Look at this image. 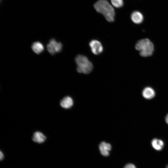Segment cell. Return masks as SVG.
<instances>
[{"mask_svg": "<svg viewBox=\"0 0 168 168\" xmlns=\"http://www.w3.org/2000/svg\"><path fill=\"white\" fill-rule=\"evenodd\" d=\"M94 7L96 11L102 14L108 21H114V9L107 0H99L95 3Z\"/></svg>", "mask_w": 168, "mask_h": 168, "instance_id": "6da1fadb", "label": "cell"}, {"mask_svg": "<svg viewBox=\"0 0 168 168\" xmlns=\"http://www.w3.org/2000/svg\"><path fill=\"white\" fill-rule=\"evenodd\" d=\"M135 47L136 49L139 52L140 55L143 57L152 55L154 51L153 44L147 38L138 41L136 43Z\"/></svg>", "mask_w": 168, "mask_h": 168, "instance_id": "7a4b0ae2", "label": "cell"}, {"mask_svg": "<svg viewBox=\"0 0 168 168\" xmlns=\"http://www.w3.org/2000/svg\"><path fill=\"white\" fill-rule=\"evenodd\" d=\"M77 65V71L80 73L88 74L92 71L93 66L87 58L82 55H77L75 59Z\"/></svg>", "mask_w": 168, "mask_h": 168, "instance_id": "3957f363", "label": "cell"}, {"mask_svg": "<svg viewBox=\"0 0 168 168\" xmlns=\"http://www.w3.org/2000/svg\"><path fill=\"white\" fill-rule=\"evenodd\" d=\"M47 49L49 52L52 55H54L56 53L60 52L62 49V44L60 42H57L54 39H52L47 44Z\"/></svg>", "mask_w": 168, "mask_h": 168, "instance_id": "277c9868", "label": "cell"}, {"mask_svg": "<svg viewBox=\"0 0 168 168\" xmlns=\"http://www.w3.org/2000/svg\"><path fill=\"white\" fill-rule=\"evenodd\" d=\"M130 17L132 22L138 25L142 23L144 19L143 14L138 10H135L132 12L130 14Z\"/></svg>", "mask_w": 168, "mask_h": 168, "instance_id": "5b68a950", "label": "cell"}, {"mask_svg": "<svg viewBox=\"0 0 168 168\" xmlns=\"http://www.w3.org/2000/svg\"><path fill=\"white\" fill-rule=\"evenodd\" d=\"M89 46L93 54L97 55L101 53L103 47L101 43L96 40H92L89 43Z\"/></svg>", "mask_w": 168, "mask_h": 168, "instance_id": "8992f818", "label": "cell"}, {"mask_svg": "<svg viewBox=\"0 0 168 168\" xmlns=\"http://www.w3.org/2000/svg\"><path fill=\"white\" fill-rule=\"evenodd\" d=\"M99 149L101 154L104 156L109 155V152L111 149V146L109 143L105 142H101L99 145Z\"/></svg>", "mask_w": 168, "mask_h": 168, "instance_id": "52a82bcc", "label": "cell"}, {"mask_svg": "<svg viewBox=\"0 0 168 168\" xmlns=\"http://www.w3.org/2000/svg\"><path fill=\"white\" fill-rule=\"evenodd\" d=\"M73 105L72 99L69 96L64 97L60 102V105L63 108L68 109L71 108Z\"/></svg>", "mask_w": 168, "mask_h": 168, "instance_id": "ba28073f", "label": "cell"}, {"mask_svg": "<svg viewBox=\"0 0 168 168\" xmlns=\"http://www.w3.org/2000/svg\"><path fill=\"white\" fill-rule=\"evenodd\" d=\"M32 139L35 142L38 143H41L45 141L46 137L42 132L40 131H36L34 133Z\"/></svg>", "mask_w": 168, "mask_h": 168, "instance_id": "9c48e42d", "label": "cell"}, {"mask_svg": "<svg viewBox=\"0 0 168 168\" xmlns=\"http://www.w3.org/2000/svg\"><path fill=\"white\" fill-rule=\"evenodd\" d=\"M155 92L151 87H147L143 90L142 95L143 97L147 99H151L153 98L155 96Z\"/></svg>", "mask_w": 168, "mask_h": 168, "instance_id": "30bf717a", "label": "cell"}, {"mask_svg": "<svg viewBox=\"0 0 168 168\" xmlns=\"http://www.w3.org/2000/svg\"><path fill=\"white\" fill-rule=\"evenodd\" d=\"M152 145L154 149L157 151H160L163 148L164 143L162 140L155 138L152 141Z\"/></svg>", "mask_w": 168, "mask_h": 168, "instance_id": "8fae6325", "label": "cell"}, {"mask_svg": "<svg viewBox=\"0 0 168 168\" xmlns=\"http://www.w3.org/2000/svg\"><path fill=\"white\" fill-rule=\"evenodd\" d=\"M31 47L34 52L37 54L40 53L44 50L43 45L39 42L34 43L32 45Z\"/></svg>", "mask_w": 168, "mask_h": 168, "instance_id": "7c38bea8", "label": "cell"}, {"mask_svg": "<svg viewBox=\"0 0 168 168\" xmlns=\"http://www.w3.org/2000/svg\"><path fill=\"white\" fill-rule=\"evenodd\" d=\"M112 5L117 8L122 7L124 5L123 0H110Z\"/></svg>", "mask_w": 168, "mask_h": 168, "instance_id": "4fadbf2b", "label": "cell"}, {"mask_svg": "<svg viewBox=\"0 0 168 168\" xmlns=\"http://www.w3.org/2000/svg\"><path fill=\"white\" fill-rule=\"evenodd\" d=\"M124 168H136L134 165L132 163H128L126 164Z\"/></svg>", "mask_w": 168, "mask_h": 168, "instance_id": "5bb4252c", "label": "cell"}, {"mask_svg": "<svg viewBox=\"0 0 168 168\" xmlns=\"http://www.w3.org/2000/svg\"><path fill=\"white\" fill-rule=\"evenodd\" d=\"M4 158V155L3 152L1 151L0 153V159L1 160H2Z\"/></svg>", "mask_w": 168, "mask_h": 168, "instance_id": "9a60e30c", "label": "cell"}, {"mask_svg": "<svg viewBox=\"0 0 168 168\" xmlns=\"http://www.w3.org/2000/svg\"><path fill=\"white\" fill-rule=\"evenodd\" d=\"M165 120L166 123L168 124V114L166 117Z\"/></svg>", "mask_w": 168, "mask_h": 168, "instance_id": "2e32d148", "label": "cell"}, {"mask_svg": "<svg viewBox=\"0 0 168 168\" xmlns=\"http://www.w3.org/2000/svg\"><path fill=\"white\" fill-rule=\"evenodd\" d=\"M166 168H168V165H167L166 166Z\"/></svg>", "mask_w": 168, "mask_h": 168, "instance_id": "e0dca14e", "label": "cell"}, {"mask_svg": "<svg viewBox=\"0 0 168 168\" xmlns=\"http://www.w3.org/2000/svg\"><path fill=\"white\" fill-rule=\"evenodd\" d=\"M1 0H0V1H1Z\"/></svg>", "mask_w": 168, "mask_h": 168, "instance_id": "ac0fdd59", "label": "cell"}]
</instances>
